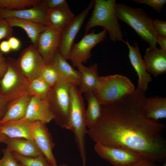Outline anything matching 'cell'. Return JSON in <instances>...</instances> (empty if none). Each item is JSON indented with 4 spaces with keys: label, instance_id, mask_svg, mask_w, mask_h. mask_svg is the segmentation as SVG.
Here are the masks:
<instances>
[{
    "label": "cell",
    "instance_id": "cb8c5ba5",
    "mask_svg": "<svg viewBox=\"0 0 166 166\" xmlns=\"http://www.w3.org/2000/svg\"><path fill=\"white\" fill-rule=\"evenodd\" d=\"M5 19L11 27H18L24 30L32 45L36 48L38 37L45 29V25L15 18H8Z\"/></svg>",
    "mask_w": 166,
    "mask_h": 166
},
{
    "label": "cell",
    "instance_id": "5b68a950",
    "mask_svg": "<svg viewBox=\"0 0 166 166\" xmlns=\"http://www.w3.org/2000/svg\"><path fill=\"white\" fill-rule=\"evenodd\" d=\"M116 10L118 20L131 27L150 47H156L157 34L152 25V19L143 9L117 3Z\"/></svg>",
    "mask_w": 166,
    "mask_h": 166
},
{
    "label": "cell",
    "instance_id": "6da1fadb",
    "mask_svg": "<svg viewBox=\"0 0 166 166\" xmlns=\"http://www.w3.org/2000/svg\"><path fill=\"white\" fill-rule=\"evenodd\" d=\"M146 97L137 88L119 102L102 105L100 117L87 134L95 143L128 149L155 163L166 162L165 124L145 116Z\"/></svg>",
    "mask_w": 166,
    "mask_h": 166
},
{
    "label": "cell",
    "instance_id": "5bb4252c",
    "mask_svg": "<svg viewBox=\"0 0 166 166\" xmlns=\"http://www.w3.org/2000/svg\"><path fill=\"white\" fill-rule=\"evenodd\" d=\"M123 42L128 48V56L130 62L138 76L137 88L145 92L148 89L149 83L151 81L152 78L147 71L145 64L139 51L138 45L135 41L134 45H131L127 40H123Z\"/></svg>",
    "mask_w": 166,
    "mask_h": 166
},
{
    "label": "cell",
    "instance_id": "7a4b0ae2",
    "mask_svg": "<svg viewBox=\"0 0 166 166\" xmlns=\"http://www.w3.org/2000/svg\"><path fill=\"white\" fill-rule=\"evenodd\" d=\"M70 108L69 119L65 129L73 133L82 166H86L85 136L88 129L85 123V104L82 94L78 87L71 84L69 87Z\"/></svg>",
    "mask_w": 166,
    "mask_h": 166
},
{
    "label": "cell",
    "instance_id": "603a6c76",
    "mask_svg": "<svg viewBox=\"0 0 166 166\" xmlns=\"http://www.w3.org/2000/svg\"><path fill=\"white\" fill-rule=\"evenodd\" d=\"M31 97V96L27 93L13 100L9 104L0 123L18 121L24 118Z\"/></svg>",
    "mask_w": 166,
    "mask_h": 166
},
{
    "label": "cell",
    "instance_id": "b9f144b4",
    "mask_svg": "<svg viewBox=\"0 0 166 166\" xmlns=\"http://www.w3.org/2000/svg\"><path fill=\"white\" fill-rule=\"evenodd\" d=\"M7 68V65L0 67V78L1 79L6 72Z\"/></svg>",
    "mask_w": 166,
    "mask_h": 166
},
{
    "label": "cell",
    "instance_id": "7402d4cb",
    "mask_svg": "<svg viewBox=\"0 0 166 166\" xmlns=\"http://www.w3.org/2000/svg\"><path fill=\"white\" fill-rule=\"evenodd\" d=\"M32 122L22 119L16 121L0 123L2 133L10 138H21L32 140L31 136Z\"/></svg>",
    "mask_w": 166,
    "mask_h": 166
},
{
    "label": "cell",
    "instance_id": "8fae6325",
    "mask_svg": "<svg viewBox=\"0 0 166 166\" xmlns=\"http://www.w3.org/2000/svg\"><path fill=\"white\" fill-rule=\"evenodd\" d=\"M46 124L38 121L32 122L31 137L51 165L58 166L53 152L55 143Z\"/></svg>",
    "mask_w": 166,
    "mask_h": 166
},
{
    "label": "cell",
    "instance_id": "d6986e66",
    "mask_svg": "<svg viewBox=\"0 0 166 166\" xmlns=\"http://www.w3.org/2000/svg\"><path fill=\"white\" fill-rule=\"evenodd\" d=\"M4 143L10 152L22 156L35 157L43 154L32 140L7 137Z\"/></svg>",
    "mask_w": 166,
    "mask_h": 166
},
{
    "label": "cell",
    "instance_id": "52a82bcc",
    "mask_svg": "<svg viewBox=\"0 0 166 166\" xmlns=\"http://www.w3.org/2000/svg\"><path fill=\"white\" fill-rule=\"evenodd\" d=\"M94 148L101 158L114 166H132L145 159L136 152L125 148L96 143Z\"/></svg>",
    "mask_w": 166,
    "mask_h": 166
},
{
    "label": "cell",
    "instance_id": "277c9868",
    "mask_svg": "<svg viewBox=\"0 0 166 166\" xmlns=\"http://www.w3.org/2000/svg\"><path fill=\"white\" fill-rule=\"evenodd\" d=\"M135 89L128 78L116 74L100 76L93 93L101 105H108L121 101Z\"/></svg>",
    "mask_w": 166,
    "mask_h": 166
},
{
    "label": "cell",
    "instance_id": "7bdbcfd3",
    "mask_svg": "<svg viewBox=\"0 0 166 166\" xmlns=\"http://www.w3.org/2000/svg\"><path fill=\"white\" fill-rule=\"evenodd\" d=\"M7 137H7L3 133H2L0 130V143H4L5 140Z\"/></svg>",
    "mask_w": 166,
    "mask_h": 166
},
{
    "label": "cell",
    "instance_id": "e575fe53",
    "mask_svg": "<svg viewBox=\"0 0 166 166\" xmlns=\"http://www.w3.org/2000/svg\"><path fill=\"white\" fill-rule=\"evenodd\" d=\"M153 27L157 34L166 37V22L158 19H152Z\"/></svg>",
    "mask_w": 166,
    "mask_h": 166
},
{
    "label": "cell",
    "instance_id": "d590c367",
    "mask_svg": "<svg viewBox=\"0 0 166 166\" xmlns=\"http://www.w3.org/2000/svg\"><path fill=\"white\" fill-rule=\"evenodd\" d=\"M66 2L65 0H44L42 3L47 10L56 8Z\"/></svg>",
    "mask_w": 166,
    "mask_h": 166
},
{
    "label": "cell",
    "instance_id": "74e56055",
    "mask_svg": "<svg viewBox=\"0 0 166 166\" xmlns=\"http://www.w3.org/2000/svg\"><path fill=\"white\" fill-rule=\"evenodd\" d=\"M157 43L160 45L161 49L166 52V37L157 34L156 36Z\"/></svg>",
    "mask_w": 166,
    "mask_h": 166
},
{
    "label": "cell",
    "instance_id": "7dc6e473",
    "mask_svg": "<svg viewBox=\"0 0 166 166\" xmlns=\"http://www.w3.org/2000/svg\"></svg>",
    "mask_w": 166,
    "mask_h": 166
},
{
    "label": "cell",
    "instance_id": "3957f363",
    "mask_svg": "<svg viewBox=\"0 0 166 166\" xmlns=\"http://www.w3.org/2000/svg\"><path fill=\"white\" fill-rule=\"evenodd\" d=\"M115 0H95L91 15L85 27V34L92 28L101 26L108 32L113 42L124 40L116 13Z\"/></svg>",
    "mask_w": 166,
    "mask_h": 166
},
{
    "label": "cell",
    "instance_id": "ba28073f",
    "mask_svg": "<svg viewBox=\"0 0 166 166\" xmlns=\"http://www.w3.org/2000/svg\"><path fill=\"white\" fill-rule=\"evenodd\" d=\"M107 33L106 30L104 29L97 33H96L95 30H93L89 33L85 34L79 42L74 43L67 60L71 61L73 67H77L79 65L85 63L91 57L92 49L105 39Z\"/></svg>",
    "mask_w": 166,
    "mask_h": 166
},
{
    "label": "cell",
    "instance_id": "9a60e30c",
    "mask_svg": "<svg viewBox=\"0 0 166 166\" xmlns=\"http://www.w3.org/2000/svg\"><path fill=\"white\" fill-rule=\"evenodd\" d=\"M47 11L42 2L27 9L14 10L0 8V18H15L45 25Z\"/></svg>",
    "mask_w": 166,
    "mask_h": 166
},
{
    "label": "cell",
    "instance_id": "1f68e13d",
    "mask_svg": "<svg viewBox=\"0 0 166 166\" xmlns=\"http://www.w3.org/2000/svg\"><path fill=\"white\" fill-rule=\"evenodd\" d=\"M3 156L0 159V166H23L13 157L6 148L2 150Z\"/></svg>",
    "mask_w": 166,
    "mask_h": 166
},
{
    "label": "cell",
    "instance_id": "ffe728a7",
    "mask_svg": "<svg viewBox=\"0 0 166 166\" xmlns=\"http://www.w3.org/2000/svg\"><path fill=\"white\" fill-rule=\"evenodd\" d=\"M57 69L60 80L69 84L79 86L81 77L79 72L74 68L58 51L51 63Z\"/></svg>",
    "mask_w": 166,
    "mask_h": 166
},
{
    "label": "cell",
    "instance_id": "9c48e42d",
    "mask_svg": "<svg viewBox=\"0 0 166 166\" xmlns=\"http://www.w3.org/2000/svg\"><path fill=\"white\" fill-rule=\"evenodd\" d=\"M6 61L7 69L0 80L1 93L12 95L27 93L29 82L18 68L15 59L8 57Z\"/></svg>",
    "mask_w": 166,
    "mask_h": 166
},
{
    "label": "cell",
    "instance_id": "4fadbf2b",
    "mask_svg": "<svg viewBox=\"0 0 166 166\" xmlns=\"http://www.w3.org/2000/svg\"><path fill=\"white\" fill-rule=\"evenodd\" d=\"M61 33L46 26L39 35L36 49L45 64L51 63L58 49Z\"/></svg>",
    "mask_w": 166,
    "mask_h": 166
},
{
    "label": "cell",
    "instance_id": "836d02e7",
    "mask_svg": "<svg viewBox=\"0 0 166 166\" xmlns=\"http://www.w3.org/2000/svg\"><path fill=\"white\" fill-rule=\"evenodd\" d=\"M12 27L5 19L0 20V40L3 39H9L12 36Z\"/></svg>",
    "mask_w": 166,
    "mask_h": 166
},
{
    "label": "cell",
    "instance_id": "4dcf8cb0",
    "mask_svg": "<svg viewBox=\"0 0 166 166\" xmlns=\"http://www.w3.org/2000/svg\"><path fill=\"white\" fill-rule=\"evenodd\" d=\"M23 94L7 95L0 93V121L5 115L10 102Z\"/></svg>",
    "mask_w": 166,
    "mask_h": 166
},
{
    "label": "cell",
    "instance_id": "2e32d148",
    "mask_svg": "<svg viewBox=\"0 0 166 166\" xmlns=\"http://www.w3.org/2000/svg\"><path fill=\"white\" fill-rule=\"evenodd\" d=\"M75 16L66 2L57 7L48 10L45 26L61 33Z\"/></svg>",
    "mask_w": 166,
    "mask_h": 166
},
{
    "label": "cell",
    "instance_id": "8992f818",
    "mask_svg": "<svg viewBox=\"0 0 166 166\" xmlns=\"http://www.w3.org/2000/svg\"><path fill=\"white\" fill-rule=\"evenodd\" d=\"M70 85L59 80L51 88L46 99L55 122L61 127L65 128L68 123L70 111Z\"/></svg>",
    "mask_w": 166,
    "mask_h": 166
},
{
    "label": "cell",
    "instance_id": "d6a6232c",
    "mask_svg": "<svg viewBox=\"0 0 166 166\" xmlns=\"http://www.w3.org/2000/svg\"><path fill=\"white\" fill-rule=\"evenodd\" d=\"M132 2L145 4L152 7L156 12L160 13L166 3V0H132Z\"/></svg>",
    "mask_w": 166,
    "mask_h": 166
},
{
    "label": "cell",
    "instance_id": "f546056e",
    "mask_svg": "<svg viewBox=\"0 0 166 166\" xmlns=\"http://www.w3.org/2000/svg\"><path fill=\"white\" fill-rule=\"evenodd\" d=\"M40 0H0V8L19 10L41 3Z\"/></svg>",
    "mask_w": 166,
    "mask_h": 166
},
{
    "label": "cell",
    "instance_id": "60d3db41",
    "mask_svg": "<svg viewBox=\"0 0 166 166\" xmlns=\"http://www.w3.org/2000/svg\"><path fill=\"white\" fill-rule=\"evenodd\" d=\"M6 64V58L3 56V53L0 51V67Z\"/></svg>",
    "mask_w": 166,
    "mask_h": 166
},
{
    "label": "cell",
    "instance_id": "ac0fdd59",
    "mask_svg": "<svg viewBox=\"0 0 166 166\" xmlns=\"http://www.w3.org/2000/svg\"><path fill=\"white\" fill-rule=\"evenodd\" d=\"M144 60L147 72L156 77L166 72V52L160 48L149 47L146 50Z\"/></svg>",
    "mask_w": 166,
    "mask_h": 166
},
{
    "label": "cell",
    "instance_id": "83f0119b",
    "mask_svg": "<svg viewBox=\"0 0 166 166\" xmlns=\"http://www.w3.org/2000/svg\"><path fill=\"white\" fill-rule=\"evenodd\" d=\"M11 152L14 158L23 166H52L43 154L33 157Z\"/></svg>",
    "mask_w": 166,
    "mask_h": 166
},
{
    "label": "cell",
    "instance_id": "44dd1931",
    "mask_svg": "<svg viewBox=\"0 0 166 166\" xmlns=\"http://www.w3.org/2000/svg\"><path fill=\"white\" fill-rule=\"evenodd\" d=\"M81 80L78 88L82 94L94 92L100 76L98 64L95 63L88 67L81 64L77 67Z\"/></svg>",
    "mask_w": 166,
    "mask_h": 166
},
{
    "label": "cell",
    "instance_id": "f1b7e54d",
    "mask_svg": "<svg viewBox=\"0 0 166 166\" xmlns=\"http://www.w3.org/2000/svg\"><path fill=\"white\" fill-rule=\"evenodd\" d=\"M40 77L52 88L60 80L59 74L55 66L52 63L45 64L41 70Z\"/></svg>",
    "mask_w": 166,
    "mask_h": 166
},
{
    "label": "cell",
    "instance_id": "4316f807",
    "mask_svg": "<svg viewBox=\"0 0 166 166\" xmlns=\"http://www.w3.org/2000/svg\"><path fill=\"white\" fill-rule=\"evenodd\" d=\"M50 86L42 78L39 77L29 82L27 93L31 96H35L46 101Z\"/></svg>",
    "mask_w": 166,
    "mask_h": 166
},
{
    "label": "cell",
    "instance_id": "30bf717a",
    "mask_svg": "<svg viewBox=\"0 0 166 166\" xmlns=\"http://www.w3.org/2000/svg\"><path fill=\"white\" fill-rule=\"evenodd\" d=\"M15 61L18 68L29 82L40 77L45 64L36 48L32 44L25 49Z\"/></svg>",
    "mask_w": 166,
    "mask_h": 166
},
{
    "label": "cell",
    "instance_id": "484cf974",
    "mask_svg": "<svg viewBox=\"0 0 166 166\" xmlns=\"http://www.w3.org/2000/svg\"><path fill=\"white\" fill-rule=\"evenodd\" d=\"M84 94L88 103L85 111V125L86 128L89 129L96 124L99 119L101 113L102 105L93 92Z\"/></svg>",
    "mask_w": 166,
    "mask_h": 166
},
{
    "label": "cell",
    "instance_id": "ab89813d",
    "mask_svg": "<svg viewBox=\"0 0 166 166\" xmlns=\"http://www.w3.org/2000/svg\"><path fill=\"white\" fill-rule=\"evenodd\" d=\"M11 50L8 41H3L0 43V51L2 53H7Z\"/></svg>",
    "mask_w": 166,
    "mask_h": 166
},
{
    "label": "cell",
    "instance_id": "d4e9b609",
    "mask_svg": "<svg viewBox=\"0 0 166 166\" xmlns=\"http://www.w3.org/2000/svg\"><path fill=\"white\" fill-rule=\"evenodd\" d=\"M144 113L147 118L159 121L166 117V98L160 97H146Z\"/></svg>",
    "mask_w": 166,
    "mask_h": 166
},
{
    "label": "cell",
    "instance_id": "f6af8a7d",
    "mask_svg": "<svg viewBox=\"0 0 166 166\" xmlns=\"http://www.w3.org/2000/svg\"><path fill=\"white\" fill-rule=\"evenodd\" d=\"M0 80H1V78H0ZM1 93V88L0 83V93Z\"/></svg>",
    "mask_w": 166,
    "mask_h": 166
},
{
    "label": "cell",
    "instance_id": "f35d334b",
    "mask_svg": "<svg viewBox=\"0 0 166 166\" xmlns=\"http://www.w3.org/2000/svg\"><path fill=\"white\" fill-rule=\"evenodd\" d=\"M162 166H160L156 163L150 160L144 159L140 162L132 166H166V162L164 163Z\"/></svg>",
    "mask_w": 166,
    "mask_h": 166
},
{
    "label": "cell",
    "instance_id": "e0dca14e",
    "mask_svg": "<svg viewBox=\"0 0 166 166\" xmlns=\"http://www.w3.org/2000/svg\"><path fill=\"white\" fill-rule=\"evenodd\" d=\"M22 119L31 122L38 121L46 124L53 120L54 116L46 100L31 96L26 115Z\"/></svg>",
    "mask_w": 166,
    "mask_h": 166
},
{
    "label": "cell",
    "instance_id": "7c38bea8",
    "mask_svg": "<svg viewBox=\"0 0 166 166\" xmlns=\"http://www.w3.org/2000/svg\"><path fill=\"white\" fill-rule=\"evenodd\" d=\"M94 4V0L91 1L87 7L75 16L72 21L61 33L58 51L67 60L74 43V40Z\"/></svg>",
    "mask_w": 166,
    "mask_h": 166
},
{
    "label": "cell",
    "instance_id": "bcb514c9",
    "mask_svg": "<svg viewBox=\"0 0 166 166\" xmlns=\"http://www.w3.org/2000/svg\"><path fill=\"white\" fill-rule=\"evenodd\" d=\"M1 19L0 18V20Z\"/></svg>",
    "mask_w": 166,
    "mask_h": 166
},
{
    "label": "cell",
    "instance_id": "8d00e7d4",
    "mask_svg": "<svg viewBox=\"0 0 166 166\" xmlns=\"http://www.w3.org/2000/svg\"><path fill=\"white\" fill-rule=\"evenodd\" d=\"M11 50H17L19 49L21 46V42L17 38L11 36L8 40Z\"/></svg>",
    "mask_w": 166,
    "mask_h": 166
},
{
    "label": "cell",
    "instance_id": "ee69618b",
    "mask_svg": "<svg viewBox=\"0 0 166 166\" xmlns=\"http://www.w3.org/2000/svg\"><path fill=\"white\" fill-rule=\"evenodd\" d=\"M59 166H68L66 164H63L60 165Z\"/></svg>",
    "mask_w": 166,
    "mask_h": 166
}]
</instances>
